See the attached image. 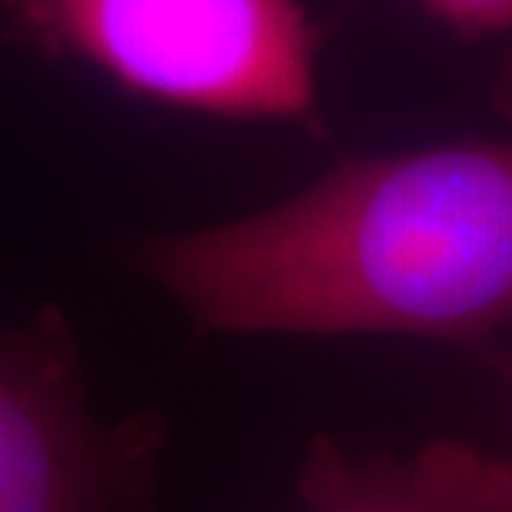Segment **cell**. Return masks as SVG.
Masks as SVG:
<instances>
[{
  "instance_id": "5",
  "label": "cell",
  "mask_w": 512,
  "mask_h": 512,
  "mask_svg": "<svg viewBox=\"0 0 512 512\" xmlns=\"http://www.w3.org/2000/svg\"><path fill=\"white\" fill-rule=\"evenodd\" d=\"M460 37H512V0H417Z\"/></svg>"
},
{
  "instance_id": "1",
  "label": "cell",
  "mask_w": 512,
  "mask_h": 512,
  "mask_svg": "<svg viewBox=\"0 0 512 512\" xmlns=\"http://www.w3.org/2000/svg\"><path fill=\"white\" fill-rule=\"evenodd\" d=\"M503 133L337 159L242 219L149 235L126 265L205 334L483 344L512 324V53Z\"/></svg>"
},
{
  "instance_id": "4",
  "label": "cell",
  "mask_w": 512,
  "mask_h": 512,
  "mask_svg": "<svg viewBox=\"0 0 512 512\" xmlns=\"http://www.w3.org/2000/svg\"><path fill=\"white\" fill-rule=\"evenodd\" d=\"M298 496L308 512H512V460L460 440L394 456L318 437L298 470Z\"/></svg>"
},
{
  "instance_id": "3",
  "label": "cell",
  "mask_w": 512,
  "mask_h": 512,
  "mask_svg": "<svg viewBox=\"0 0 512 512\" xmlns=\"http://www.w3.org/2000/svg\"><path fill=\"white\" fill-rule=\"evenodd\" d=\"M169 427L90 403L73 321L43 304L0 331V512H152Z\"/></svg>"
},
{
  "instance_id": "2",
  "label": "cell",
  "mask_w": 512,
  "mask_h": 512,
  "mask_svg": "<svg viewBox=\"0 0 512 512\" xmlns=\"http://www.w3.org/2000/svg\"><path fill=\"white\" fill-rule=\"evenodd\" d=\"M43 57L159 106L324 136L321 27L304 0H0Z\"/></svg>"
}]
</instances>
